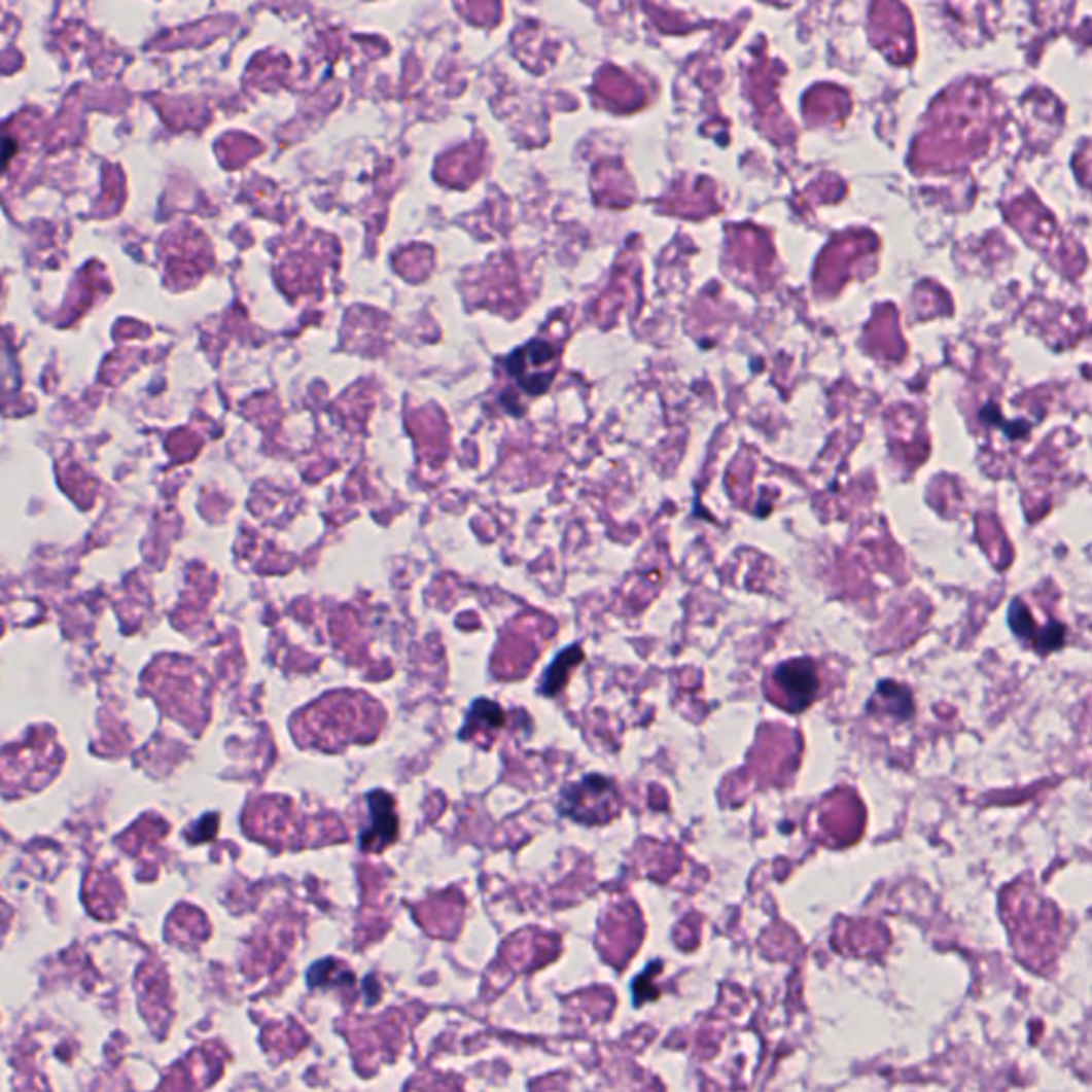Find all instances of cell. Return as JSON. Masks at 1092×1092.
Segmentation results:
<instances>
[{
  "label": "cell",
  "instance_id": "cell-1",
  "mask_svg": "<svg viewBox=\"0 0 1092 1092\" xmlns=\"http://www.w3.org/2000/svg\"><path fill=\"white\" fill-rule=\"evenodd\" d=\"M619 809H622V796L617 785L602 775H587L566 785L559 799V813L589 825L610 821Z\"/></svg>",
  "mask_w": 1092,
  "mask_h": 1092
},
{
  "label": "cell",
  "instance_id": "cell-2",
  "mask_svg": "<svg viewBox=\"0 0 1092 1092\" xmlns=\"http://www.w3.org/2000/svg\"><path fill=\"white\" fill-rule=\"evenodd\" d=\"M771 678L779 690V704L789 713L805 711L817 698L819 674L811 658H794L777 664Z\"/></svg>",
  "mask_w": 1092,
  "mask_h": 1092
},
{
  "label": "cell",
  "instance_id": "cell-3",
  "mask_svg": "<svg viewBox=\"0 0 1092 1092\" xmlns=\"http://www.w3.org/2000/svg\"><path fill=\"white\" fill-rule=\"evenodd\" d=\"M367 805L372 821L367 831L361 835V847L365 851H382L397 839L399 833L395 801L387 791H369Z\"/></svg>",
  "mask_w": 1092,
  "mask_h": 1092
},
{
  "label": "cell",
  "instance_id": "cell-4",
  "mask_svg": "<svg viewBox=\"0 0 1092 1092\" xmlns=\"http://www.w3.org/2000/svg\"><path fill=\"white\" fill-rule=\"evenodd\" d=\"M1008 622L1016 636L1035 642V648L1040 654H1050L1054 651V648H1060L1062 642H1065V628L1052 622L1046 628L1037 630L1035 619H1032L1028 606L1022 604L1020 600L1012 602L1010 612H1008Z\"/></svg>",
  "mask_w": 1092,
  "mask_h": 1092
},
{
  "label": "cell",
  "instance_id": "cell-5",
  "mask_svg": "<svg viewBox=\"0 0 1092 1092\" xmlns=\"http://www.w3.org/2000/svg\"><path fill=\"white\" fill-rule=\"evenodd\" d=\"M888 713L896 719H909L913 715V698L907 688L894 681H881L869 702V713Z\"/></svg>",
  "mask_w": 1092,
  "mask_h": 1092
},
{
  "label": "cell",
  "instance_id": "cell-6",
  "mask_svg": "<svg viewBox=\"0 0 1092 1092\" xmlns=\"http://www.w3.org/2000/svg\"><path fill=\"white\" fill-rule=\"evenodd\" d=\"M583 658L585 656H583L580 646L572 644V646L564 648V651L559 654L553 660V664L544 670V676H542V681H540V694L547 696V698H553V696H557L559 692H562L566 688V683H568L570 672L583 662Z\"/></svg>",
  "mask_w": 1092,
  "mask_h": 1092
},
{
  "label": "cell",
  "instance_id": "cell-7",
  "mask_svg": "<svg viewBox=\"0 0 1092 1092\" xmlns=\"http://www.w3.org/2000/svg\"><path fill=\"white\" fill-rule=\"evenodd\" d=\"M501 726H504V711H501L499 704H495L491 700H477L474 704H471L469 713H467L465 728L461 732V739H465V736L474 732L477 728L499 730Z\"/></svg>",
  "mask_w": 1092,
  "mask_h": 1092
}]
</instances>
